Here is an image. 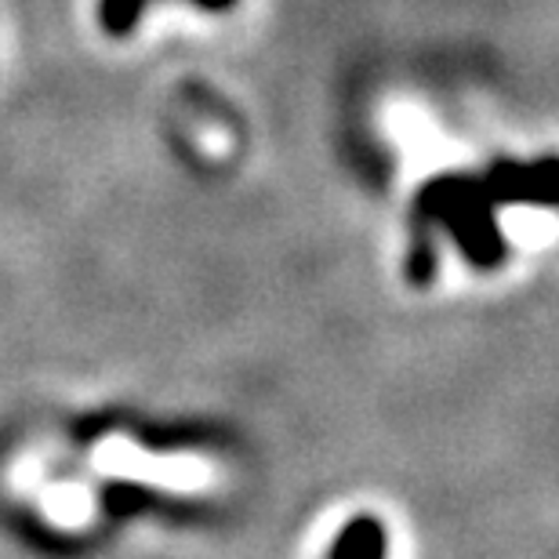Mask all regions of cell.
<instances>
[{
  "instance_id": "1",
  "label": "cell",
  "mask_w": 559,
  "mask_h": 559,
  "mask_svg": "<svg viewBox=\"0 0 559 559\" xmlns=\"http://www.w3.org/2000/svg\"><path fill=\"white\" fill-rule=\"evenodd\" d=\"M95 465L109 476H124V479H145V484L156 487H200L207 479L204 462L197 457H160L150 454L142 447L120 440V436H106L103 443L95 447Z\"/></svg>"
}]
</instances>
